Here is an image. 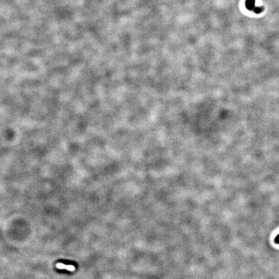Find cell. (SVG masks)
<instances>
[{"instance_id":"1","label":"cell","mask_w":279,"mask_h":279,"mask_svg":"<svg viewBox=\"0 0 279 279\" xmlns=\"http://www.w3.org/2000/svg\"><path fill=\"white\" fill-rule=\"evenodd\" d=\"M56 266L57 268H58L59 269H66L69 271H75V267L72 265H65L63 263L59 262V263L56 264Z\"/></svg>"},{"instance_id":"2","label":"cell","mask_w":279,"mask_h":279,"mask_svg":"<svg viewBox=\"0 0 279 279\" xmlns=\"http://www.w3.org/2000/svg\"><path fill=\"white\" fill-rule=\"evenodd\" d=\"M246 6L247 9L250 10H253L254 7H255V5H254V0H247L246 3Z\"/></svg>"},{"instance_id":"3","label":"cell","mask_w":279,"mask_h":279,"mask_svg":"<svg viewBox=\"0 0 279 279\" xmlns=\"http://www.w3.org/2000/svg\"><path fill=\"white\" fill-rule=\"evenodd\" d=\"M253 11L255 13L258 14V13H261V12L262 11V7H254V9H253Z\"/></svg>"},{"instance_id":"4","label":"cell","mask_w":279,"mask_h":279,"mask_svg":"<svg viewBox=\"0 0 279 279\" xmlns=\"http://www.w3.org/2000/svg\"><path fill=\"white\" fill-rule=\"evenodd\" d=\"M275 243L279 244V235H278L276 236V238H275Z\"/></svg>"}]
</instances>
